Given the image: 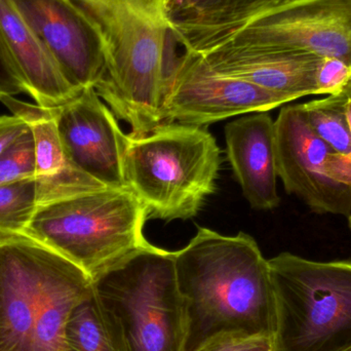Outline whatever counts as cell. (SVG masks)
I'll return each mask as SVG.
<instances>
[{
    "instance_id": "obj_1",
    "label": "cell",
    "mask_w": 351,
    "mask_h": 351,
    "mask_svg": "<svg viewBox=\"0 0 351 351\" xmlns=\"http://www.w3.org/2000/svg\"><path fill=\"white\" fill-rule=\"evenodd\" d=\"M180 292L187 307L185 351L229 332L272 337L276 303L268 260L251 235H223L198 227L175 254Z\"/></svg>"
},
{
    "instance_id": "obj_2",
    "label": "cell",
    "mask_w": 351,
    "mask_h": 351,
    "mask_svg": "<svg viewBox=\"0 0 351 351\" xmlns=\"http://www.w3.org/2000/svg\"><path fill=\"white\" fill-rule=\"evenodd\" d=\"M94 31L105 74L95 90L134 137L164 123L167 80L176 59L170 0H71Z\"/></svg>"
},
{
    "instance_id": "obj_3",
    "label": "cell",
    "mask_w": 351,
    "mask_h": 351,
    "mask_svg": "<svg viewBox=\"0 0 351 351\" xmlns=\"http://www.w3.org/2000/svg\"><path fill=\"white\" fill-rule=\"evenodd\" d=\"M220 166V147L204 127L165 123L147 135H127L125 184L149 218L195 217L216 190Z\"/></svg>"
},
{
    "instance_id": "obj_4",
    "label": "cell",
    "mask_w": 351,
    "mask_h": 351,
    "mask_svg": "<svg viewBox=\"0 0 351 351\" xmlns=\"http://www.w3.org/2000/svg\"><path fill=\"white\" fill-rule=\"evenodd\" d=\"M175 254L148 243L92 280L129 351H185L187 307Z\"/></svg>"
},
{
    "instance_id": "obj_5",
    "label": "cell",
    "mask_w": 351,
    "mask_h": 351,
    "mask_svg": "<svg viewBox=\"0 0 351 351\" xmlns=\"http://www.w3.org/2000/svg\"><path fill=\"white\" fill-rule=\"evenodd\" d=\"M147 208L128 187L80 194L38 206L26 237L94 278L147 245Z\"/></svg>"
},
{
    "instance_id": "obj_6",
    "label": "cell",
    "mask_w": 351,
    "mask_h": 351,
    "mask_svg": "<svg viewBox=\"0 0 351 351\" xmlns=\"http://www.w3.org/2000/svg\"><path fill=\"white\" fill-rule=\"evenodd\" d=\"M276 303L274 351L351 348V261L291 253L268 260Z\"/></svg>"
},
{
    "instance_id": "obj_7",
    "label": "cell",
    "mask_w": 351,
    "mask_h": 351,
    "mask_svg": "<svg viewBox=\"0 0 351 351\" xmlns=\"http://www.w3.org/2000/svg\"><path fill=\"white\" fill-rule=\"evenodd\" d=\"M221 45L294 49L338 58L351 65V0L293 2L180 47L202 53Z\"/></svg>"
},
{
    "instance_id": "obj_8",
    "label": "cell",
    "mask_w": 351,
    "mask_h": 351,
    "mask_svg": "<svg viewBox=\"0 0 351 351\" xmlns=\"http://www.w3.org/2000/svg\"><path fill=\"white\" fill-rule=\"evenodd\" d=\"M276 169L289 194L313 212L348 217L351 208V160L317 137L302 104L289 105L274 121Z\"/></svg>"
},
{
    "instance_id": "obj_9",
    "label": "cell",
    "mask_w": 351,
    "mask_h": 351,
    "mask_svg": "<svg viewBox=\"0 0 351 351\" xmlns=\"http://www.w3.org/2000/svg\"><path fill=\"white\" fill-rule=\"evenodd\" d=\"M298 100L216 71L198 53L176 56L165 94V123L206 127L247 113L268 112Z\"/></svg>"
},
{
    "instance_id": "obj_10",
    "label": "cell",
    "mask_w": 351,
    "mask_h": 351,
    "mask_svg": "<svg viewBox=\"0 0 351 351\" xmlns=\"http://www.w3.org/2000/svg\"><path fill=\"white\" fill-rule=\"evenodd\" d=\"M53 112L72 162L106 187H127L123 173L127 135L95 88H84Z\"/></svg>"
},
{
    "instance_id": "obj_11",
    "label": "cell",
    "mask_w": 351,
    "mask_h": 351,
    "mask_svg": "<svg viewBox=\"0 0 351 351\" xmlns=\"http://www.w3.org/2000/svg\"><path fill=\"white\" fill-rule=\"evenodd\" d=\"M55 58L68 82L96 88L105 74L104 57L94 31L71 0H10Z\"/></svg>"
},
{
    "instance_id": "obj_12",
    "label": "cell",
    "mask_w": 351,
    "mask_h": 351,
    "mask_svg": "<svg viewBox=\"0 0 351 351\" xmlns=\"http://www.w3.org/2000/svg\"><path fill=\"white\" fill-rule=\"evenodd\" d=\"M51 253L28 237L0 239V351H30Z\"/></svg>"
},
{
    "instance_id": "obj_13",
    "label": "cell",
    "mask_w": 351,
    "mask_h": 351,
    "mask_svg": "<svg viewBox=\"0 0 351 351\" xmlns=\"http://www.w3.org/2000/svg\"><path fill=\"white\" fill-rule=\"evenodd\" d=\"M202 56L216 71L297 99L317 96L315 72L322 57L294 49L221 45Z\"/></svg>"
},
{
    "instance_id": "obj_14",
    "label": "cell",
    "mask_w": 351,
    "mask_h": 351,
    "mask_svg": "<svg viewBox=\"0 0 351 351\" xmlns=\"http://www.w3.org/2000/svg\"><path fill=\"white\" fill-rule=\"evenodd\" d=\"M0 102L27 123L32 132L38 206L107 188L70 160L60 139L53 108L22 102L14 96L1 97Z\"/></svg>"
},
{
    "instance_id": "obj_15",
    "label": "cell",
    "mask_w": 351,
    "mask_h": 351,
    "mask_svg": "<svg viewBox=\"0 0 351 351\" xmlns=\"http://www.w3.org/2000/svg\"><path fill=\"white\" fill-rule=\"evenodd\" d=\"M227 158L243 196L255 210L280 204L274 121L267 112L234 119L225 127Z\"/></svg>"
},
{
    "instance_id": "obj_16",
    "label": "cell",
    "mask_w": 351,
    "mask_h": 351,
    "mask_svg": "<svg viewBox=\"0 0 351 351\" xmlns=\"http://www.w3.org/2000/svg\"><path fill=\"white\" fill-rule=\"evenodd\" d=\"M0 32L25 90L38 106L58 108L82 92L68 82L47 45L10 0H0Z\"/></svg>"
},
{
    "instance_id": "obj_17",
    "label": "cell",
    "mask_w": 351,
    "mask_h": 351,
    "mask_svg": "<svg viewBox=\"0 0 351 351\" xmlns=\"http://www.w3.org/2000/svg\"><path fill=\"white\" fill-rule=\"evenodd\" d=\"M66 339L72 351H129L119 325L102 306L94 289L72 308Z\"/></svg>"
},
{
    "instance_id": "obj_18",
    "label": "cell",
    "mask_w": 351,
    "mask_h": 351,
    "mask_svg": "<svg viewBox=\"0 0 351 351\" xmlns=\"http://www.w3.org/2000/svg\"><path fill=\"white\" fill-rule=\"evenodd\" d=\"M298 1L304 0H231L214 12L176 21L173 31L182 43H190L230 30L268 10Z\"/></svg>"
},
{
    "instance_id": "obj_19",
    "label": "cell",
    "mask_w": 351,
    "mask_h": 351,
    "mask_svg": "<svg viewBox=\"0 0 351 351\" xmlns=\"http://www.w3.org/2000/svg\"><path fill=\"white\" fill-rule=\"evenodd\" d=\"M346 102L348 96L342 92L302 105L313 133L336 152L351 160V131Z\"/></svg>"
},
{
    "instance_id": "obj_20",
    "label": "cell",
    "mask_w": 351,
    "mask_h": 351,
    "mask_svg": "<svg viewBox=\"0 0 351 351\" xmlns=\"http://www.w3.org/2000/svg\"><path fill=\"white\" fill-rule=\"evenodd\" d=\"M37 208L34 179L0 185V239L26 237Z\"/></svg>"
},
{
    "instance_id": "obj_21",
    "label": "cell",
    "mask_w": 351,
    "mask_h": 351,
    "mask_svg": "<svg viewBox=\"0 0 351 351\" xmlns=\"http://www.w3.org/2000/svg\"><path fill=\"white\" fill-rule=\"evenodd\" d=\"M35 145L30 127L0 156V185L34 179Z\"/></svg>"
},
{
    "instance_id": "obj_22",
    "label": "cell",
    "mask_w": 351,
    "mask_h": 351,
    "mask_svg": "<svg viewBox=\"0 0 351 351\" xmlns=\"http://www.w3.org/2000/svg\"><path fill=\"white\" fill-rule=\"evenodd\" d=\"M351 82V65L338 58L324 57L319 60L315 72L317 94H341Z\"/></svg>"
},
{
    "instance_id": "obj_23",
    "label": "cell",
    "mask_w": 351,
    "mask_h": 351,
    "mask_svg": "<svg viewBox=\"0 0 351 351\" xmlns=\"http://www.w3.org/2000/svg\"><path fill=\"white\" fill-rule=\"evenodd\" d=\"M194 351H274L272 337L243 332L219 334Z\"/></svg>"
},
{
    "instance_id": "obj_24",
    "label": "cell",
    "mask_w": 351,
    "mask_h": 351,
    "mask_svg": "<svg viewBox=\"0 0 351 351\" xmlns=\"http://www.w3.org/2000/svg\"><path fill=\"white\" fill-rule=\"evenodd\" d=\"M26 92L0 32V98Z\"/></svg>"
},
{
    "instance_id": "obj_25",
    "label": "cell",
    "mask_w": 351,
    "mask_h": 351,
    "mask_svg": "<svg viewBox=\"0 0 351 351\" xmlns=\"http://www.w3.org/2000/svg\"><path fill=\"white\" fill-rule=\"evenodd\" d=\"M231 0H170V20L190 18L219 10Z\"/></svg>"
},
{
    "instance_id": "obj_26",
    "label": "cell",
    "mask_w": 351,
    "mask_h": 351,
    "mask_svg": "<svg viewBox=\"0 0 351 351\" xmlns=\"http://www.w3.org/2000/svg\"><path fill=\"white\" fill-rule=\"evenodd\" d=\"M29 125L14 115L0 117V156L21 137Z\"/></svg>"
},
{
    "instance_id": "obj_27",
    "label": "cell",
    "mask_w": 351,
    "mask_h": 351,
    "mask_svg": "<svg viewBox=\"0 0 351 351\" xmlns=\"http://www.w3.org/2000/svg\"><path fill=\"white\" fill-rule=\"evenodd\" d=\"M346 113H348V123H350L351 131V99L348 97V102H346Z\"/></svg>"
},
{
    "instance_id": "obj_28",
    "label": "cell",
    "mask_w": 351,
    "mask_h": 351,
    "mask_svg": "<svg viewBox=\"0 0 351 351\" xmlns=\"http://www.w3.org/2000/svg\"><path fill=\"white\" fill-rule=\"evenodd\" d=\"M343 93H346V96L351 99V82L350 84L346 86V90H343Z\"/></svg>"
},
{
    "instance_id": "obj_29",
    "label": "cell",
    "mask_w": 351,
    "mask_h": 351,
    "mask_svg": "<svg viewBox=\"0 0 351 351\" xmlns=\"http://www.w3.org/2000/svg\"><path fill=\"white\" fill-rule=\"evenodd\" d=\"M348 222H350V229H351V208H350V215H348Z\"/></svg>"
},
{
    "instance_id": "obj_30",
    "label": "cell",
    "mask_w": 351,
    "mask_h": 351,
    "mask_svg": "<svg viewBox=\"0 0 351 351\" xmlns=\"http://www.w3.org/2000/svg\"><path fill=\"white\" fill-rule=\"evenodd\" d=\"M346 351H351V348H350V350H346Z\"/></svg>"
}]
</instances>
